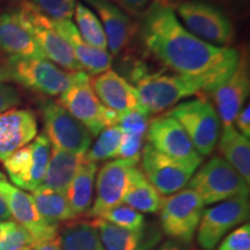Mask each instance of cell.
Instances as JSON below:
<instances>
[{"instance_id": "1", "label": "cell", "mask_w": 250, "mask_h": 250, "mask_svg": "<svg viewBox=\"0 0 250 250\" xmlns=\"http://www.w3.org/2000/svg\"><path fill=\"white\" fill-rule=\"evenodd\" d=\"M140 36L147 51L173 73L213 93L229 79L240 61L239 51L204 42L187 30L171 5L154 0L143 15Z\"/></svg>"}, {"instance_id": "2", "label": "cell", "mask_w": 250, "mask_h": 250, "mask_svg": "<svg viewBox=\"0 0 250 250\" xmlns=\"http://www.w3.org/2000/svg\"><path fill=\"white\" fill-rule=\"evenodd\" d=\"M130 78L143 107L151 115L161 114L183 99L201 93V89L186 78L166 71L152 72L144 64H137Z\"/></svg>"}, {"instance_id": "3", "label": "cell", "mask_w": 250, "mask_h": 250, "mask_svg": "<svg viewBox=\"0 0 250 250\" xmlns=\"http://www.w3.org/2000/svg\"><path fill=\"white\" fill-rule=\"evenodd\" d=\"M6 68L11 80L48 96H59L76 83L90 80L86 72L62 70L45 58L9 57Z\"/></svg>"}, {"instance_id": "4", "label": "cell", "mask_w": 250, "mask_h": 250, "mask_svg": "<svg viewBox=\"0 0 250 250\" xmlns=\"http://www.w3.org/2000/svg\"><path fill=\"white\" fill-rule=\"evenodd\" d=\"M12 6L45 59H50L51 62L62 70L70 72L83 71L74 57L70 45L56 30L51 19L41 13L29 0H18Z\"/></svg>"}, {"instance_id": "5", "label": "cell", "mask_w": 250, "mask_h": 250, "mask_svg": "<svg viewBox=\"0 0 250 250\" xmlns=\"http://www.w3.org/2000/svg\"><path fill=\"white\" fill-rule=\"evenodd\" d=\"M177 18L192 35L220 48H229L235 31L229 18L206 0H184L176 7Z\"/></svg>"}, {"instance_id": "6", "label": "cell", "mask_w": 250, "mask_h": 250, "mask_svg": "<svg viewBox=\"0 0 250 250\" xmlns=\"http://www.w3.org/2000/svg\"><path fill=\"white\" fill-rule=\"evenodd\" d=\"M188 188L212 205L235 197H248L249 184L220 156H214L195 171Z\"/></svg>"}, {"instance_id": "7", "label": "cell", "mask_w": 250, "mask_h": 250, "mask_svg": "<svg viewBox=\"0 0 250 250\" xmlns=\"http://www.w3.org/2000/svg\"><path fill=\"white\" fill-rule=\"evenodd\" d=\"M167 115L179 122L202 158L214 151L220 137V120L210 102L203 99L188 100L177 103Z\"/></svg>"}, {"instance_id": "8", "label": "cell", "mask_w": 250, "mask_h": 250, "mask_svg": "<svg viewBox=\"0 0 250 250\" xmlns=\"http://www.w3.org/2000/svg\"><path fill=\"white\" fill-rule=\"evenodd\" d=\"M204 208L201 197L189 188L162 198L159 211L162 233L170 240L190 245L196 235Z\"/></svg>"}, {"instance_id": "9", "label": "cell", "mask_w": 250, "mask_h": 250, "mask_svg": "<svg viewBox=\"0 0 250 250\" xmlns=\"http://www.w3.org/2000/svg\"><path fill=\"white\" fill-rule=\"evenodd\" d=\"M249 214L248 197H235L206 208L197 228V243L204 250H214L228 233L248 220Z\"/></svg>"}, {"instance_id": "10", "label": "cell", "mask_w": 250, "mask_h": 250, "mask_svg": "<svg viewBox=\"0 0 250 250\" xmlns=\"http://www.w3.org/2000/svg\"><path fill=\"white\" fill-rule=\"evenodd\" d=\"M50 154L51 144L42 132L33 142L6 159L4 167L15 187L33 192L42 186Z\"/></svg>"}, {"instance_id": "11", "label": "cell", "mask_w": 250, "mask_h": 250, "mask_svg": "<svg viewBox=\"0 0 250 250\" xmlns=\"http://www.w3.org/2000/svg\"><path fill=\"white\" fill-rule=\"evenodd\" d=\"M57 103L76 117L92 137H98L109 126L118 125V114L103 105L90 87V80L70 87L59 95Z\"/></svg>"}, {"instance_id": "12", "label": "cell", "mask_w": 250, "mask_h": 250, "mask_svg": "<svg viewBox=\"0 0 250 250\" xmlns=\"http://www.w3.org/2000/svg\"><path fill=\"white\" fill-rule=\"evenodd\" d=\"M44 133L52 147L73 153H86L92 146L89 131L57 102L48 101L42 107Z\"/></svg>"}, {"instance_id": "13", "label": "cell", "mask_w": 250, "mask_h": 250, "mask_svg": "<svg viewBox=\"0 0 250 250\" xmlns=\"http://www.w3.org/2000/svg\"><path fill=\"white\" fill-rule=\"evenodd\" d=\"M140 158V169L162 196H170L184 189L199 167L168 158L148 144L143 147Z\"/></svg>"}, {"instance_id": "14", "label": "cell", "mask_w": 250, "mask_h": 250, "mask_svg": "<svg viewBox=\"0 0 250 250\" xmlns=\"http://www.w3.org/2000/svg\"><path fill=\"white\" fill-rule=\"evenodd\" d=\"M139 160L114 159L102 166L96 179V193L87 217L98 219L105 212L123 204L129 183V173Z\"/></svg>"}, {"instance_id": "15", "label": "cell", "mask_w": 250, "mask_h": 250, "mask_svg": "<svg viewBox=\"0 0 250 250\" xmlns=\"http://www.w3.org/2000/svg\"><path fill=\"white\" fill-rule=\"evenodd\" d=\"M148 145L174 160L201 166L203 158L196 152L186 131L169 115L149 122L146 131Z\"/></svg>"}, {"instance_id": "16", "label": "cell", "mask_w": 250, "mask_h": 250, "mask_svg": "<svg viewBox=\"0 0 250 250\" xmlns=\"http://www.w3.org/2000/svg\"><path fill=\"white\" fill-rule=\"evenodd\" d=\"M0 196L7 204L14 223L29 233L33 245L58 235V227L52 226L43 219L31 195L11 184L5 177L0 179Z\"/></svg>"}, {"instance_id": "17", "label": "cell", "mask_w": 250, "mask_h": 250, "mask_svg": "<svg viewBox=\"0 0 250 250\" xmlns=\"http://www.w3.org/2000/svg\"><path fill=\"white\" fill-rule=\"evenodd\" d=\"M250 92L249 62L246 55H240L239 65L226 83L213 92L217 114L223 126L233 125L240 110L245 107Z\"/></svg>"}, {"instance_id": "18", "label": "cell", "mask_w": 250, "mask_h": 250, "mask_svg": "<svg viewBox=\"0 0 250 250\" xmlns=\"http://www.w3.org/2000/svg\"><path fill=\"white\" fill-rule=\"evenodd\" d=\"M90 87L103 105L118 115L144 108L136 87L111 68L94 77Z\"/></svg>"}, {"instance_id": "19", "label": "cell", "mask_w": 250, "mask_h": 250, "mask_svg": "<svg viewBox=\"0 0 250 250\" xmlns=\"http://www.w3.org/2000/svg\"><path fill=\"white\" fill-rule=\"evenodd\" d=\"M39 124L29 109H11L0 114V161L4 162L37 136Z\"/></svg>"}, {"instance_id": "20", "label": "cell", "mask_w": 250, "mask_h": 250, "mask_svg": "<svg viewBox=\"0 0 250 250\" xmlns=\"http://www.w3.org/2000/svg\"><path fill=\"white\" fill-rule=\"evenodd\" d=\"M99 15L110 55H118L132 40L137 26L127 13L110 0H85Z\"/></svg>"}, {"instance_id": "21", "label": "cell", "mask_w": 250, "mask_h": 250, "mask_svg": "<svg viewBox=\"0 0 250 250\" xmlns=\"http://www.w3.org/2000/svg\"><path fill=\"white\" fill-rule=\"evenodd\" d=\"M92 224L107 250H153L162 239L161 230L155 227L145 226L139 230H129L102 219H94Z\"/></svg>"}, {"instance_id": "22", "label": "cell", "mask_w": 250, "mask_h": 250, "mask_svg": "<svg viewBox=\"0 0 250 250\" xmlns=\"http://www.w3.org/2000/svg\"><path fill=\"white\" fill-rule=\"evenodd\" d=\"M52 23L59 35L70 45L74 57L83 71L88 72L92 76H98L110 70L112 57L109 51H103L89 45L81 37L77 26L71 20H52Z\"/></svg>"}, {"instance_id": "23", "label": "cell", "mask_w": 250, "mask_h": 250, "mask_svg": "<svg viewBox=\"0 0 250 250\" xmlns=\"http://www.w3.org/2000/svg\"><path fill=\"white\" fill-rule=\"evenodd\" d=\"M0 50L11 57L44 58L13 6L0 12Z\"/></svg>"}, {"instance_id": "24", "label": "cell", "mask_w": 250, "mask_h": 250, "mask_svg": "<svg viewBox=\"0 0 250 250\" xmlns=\"http://www.w3.org/2000/svg\"><path fill=\"white\" fill-rule=\"evenodd\" d=\"M86 160V153H73L51 147L48 168L41 187L65 195L74 175Z\"/></svg>"}, {"instance_id": "25", "label": "cell", "mask_w": 250, "mask_h": 250, "mask_svg": "<svg viewBox=\"0 0 250 250\" xmlns=\"http://www.w3.org/2000/svg\"><path fill=\"white\" fill-rule=\"evenodd\" d=\"M223 159L229 164L247 183H250V142L234 125H226L218 140Z\"/></svg>"}, {"instance_id": "26", "label": "cell", "mask_w": 250, "mask_h": 250, "mask_svg": "<svg viewBox=\"0 0 250 250\" xmlns=\"http://www.w3.org/2000/svg\"><path fill=\"white\" fill-rule=\"evenodd\" d=\"M96 171L98 164L86 160L80 166L67 188L65 196L76 219L81 215H87L92 208Z\"/></svg>"}, {"instance_id": "27", "label": "cell", "mask_w": 250, "mask_h": 250, "mask_svg": "<svg viewBox=\"0 0 250 250\" xmlns=\"http://www.w3.org/2000/svg\"><path fill=\"white\" fill-rule=\"evenodd\" d=\"M123 204L144 213H158L162 204V197L148 182L140 168L133 167L129 173V183Z\"/></svg>"}, {"instance_id": "28", "label": "cell", "mask_w": 250, "mask_h": 250, "mask_svg": "<svg viewBox=\"0 0 250 250\" xmlns=\"http://www.w3.org/2000/svg\"><path fill=\"white\" fill-rule=\"evenodd\" d=\"M31 197L40 214L52 226L58 227L59 224L68 223L76 219L64 193L40 187L33 191Z\"/></svg>"}, {"instance_id": "29", "label": "cell", "mask_w": 250, "mask_h": 250, "mask_svg": "<svg viewBox=\"0 0 250 250\" xmlns=\"http://www.w3.org/2000/svg\"><path fill=\"white\" fill-rule=\"evenodd\" d=\"M62 250H107L92 221L68 224L61 234Z\"/></svg>"}, {"instance_id": "30", "label": "cell", "mask_w": 250, "mask_h": 250, "mask_svg": "<svg viewBox=\"0 0 250 250\" xmlns=\"http://www.w3.org/2000/svg\"><path fill=\"white\" fill-rule=\"evenodd\" d=\"M73 17L76 19L77 28L81 37L94 48L108 51V43L104 30H103L99 18L92 9L83 5V2L77 1Z\"/></svg>"}, {"instance_id": "31", "label": "cell", "mask_w": 250, "mask_h": 250, "mask_svg": "<svg viewBox=\"0 0 250 250\" xmlns=\"http://www.w3.org/2000/svg\"><path fill=\"white\" fill-rule=\"evenodd\" d=\"M123 132L118 125L109 126L99 134V138L86 152L88 161L98 164L100 161H107L110 159H118L121 140Z\"/></svg>"}, {"instance_id": "32", "label": "cell", "mask_w": 250, "mask_h": 250, "mask_svg": "<svg viewBox=\"0 0 250 250\" xmlns=\"http://www.w3.org/2000/svg\"><path fill=\"white\" fill-rule=\"evenodd\" d=\"M98 219H102L114 226L129 230H139L146 226L144 215L125 204L111 208Z\"/></svg>"}, {"instance_id": "33", "label": "cell", "mask_w": 250, "mask_h": 250, "mask_svg": "<svg viewBox=\"0 0 250 250\" xmlns=\"http://www.w3.org/2000/svg\"><path fill=\"white\" fill-rule=\"evenodd\" d=\"M37 9L54 21L71 20L77 0H31Z\"/></svg>"}, {"instance_id": "34", "label": "cell", "mask_w": 250, "mask_h": 250, "mask_svg": "<svg viewBox=\"0 0 250 250\" xmlns=\"http://www.w3.org/2000/svg\"><path fill=\"white\" fill-rule=\"evenodd\" d=\"M149 122L151 114L144 108L118 115V126L123 133L145 137Z\"/></svg>"}, {"instance_id": "35", "label": "cell", "mask_w": 250, "mask_h": 250, "mask_svg": "<svg viewBox=\"0 0 250 250\" xmlns=\"http://www.w3.org/2000/svg\"><path fill=\"white\" fill-rule=\"evenodd\" d=\"M218 250H250V225L242 224L228 233L218 245Z\"/></svg>"}, {"instance_id": "36", "label": "cell", "mask_w": 250, "mask_h": 250, "mask_svg": "<svg viewBox=\"0 0 250 250\" xmlns=\"http://www.w3.org/2000/svg\"><path fill=\"white\" fill-rule=\"evenodd\" d=\"M31 246L33 239L29 233L20 225L11 221L4 242L0 246V250H22L26 247Z\"/></svg>"}, {"instance_id": "37", "label": "cell", "mask_w": 250, "mask_h": 250, "mask_svg": "<svg viewBox=\"0 0 250 250\" xmlns=\"http://www.w3.org/2000/svg\"><path fill=\"white\" fill-rule=\"evenodd\" d=\"M144 137L134 136L130 133H123L121 140L118 158L129 160H140L143 151Z\"/></svg>"}, {"instance_id": "38", "label": "cell", "mask_w": 250, "mask_h": 250, "mask_svg": "<svg viewBox=\"0 0 250 250\" xmlns=\"http://www.w3.org/2000/svg\"><path fill=\"white\" fill-rule=\"evenodd\" d=\"M22 103L20 93L14 86L0 83V114L14 109Z\"/></svg>"}, {"instance_id": "39", "label": "cell", "mask_w": 250, "mask_h": 250, "mask_svg": "<svg viewBox=\"0 0 250 250\" xmlns=\"http://www.w3.org/2000/svg\"><path fill=\"white\" fill-rule=\"evenodd\" d=\"M125 13L133 17H143L154 0H110Z\"/></svg>"}, {"instance_id": "40", "label": "cell", "mask_w": 250, "mask_h": 250, "mask_svg": "<svg viewBox=\"0 0 250 250\" xmlns=\"http://www.w3.org/2000/svg\"><path fill=\"white\" fill-rule=\"evenodd\" d=\"M235 124L237 131L242 133L247 138H250V107L247 104L240 110L239 114L236 115L235 120H234L233 125Z\"/></svg>"}, {"instance_id": "41", "label": "cell", "mask_w": 250, "mask_h": 250, "mask_svg": "<svg viewBox=\"0 0 250 250\" xmlns=\"http://www.w3.org/2000/svg\"><path fill=\"white\" fill-rule=\"evenodd\" d=\"M31 250H62L61 235L58 234L57 236L34 243L31 246Z\"/></svg>"}, {"instance_id": "42", "label": "cell", "mask_w": 250, "mask_h": 250, "mask_svg": "<svg viewBox=\"0 0 250 250\" xmlns=\"http://www.w3.org/2000/svg\"><path fill=\"white\" fill-rule=\"evenodd\" d=\"M154 250H192L191 247L186 243L175 241V240H167V241L162 242L158 248Z\"/></svg>"}, {"instance_id": "43", "label": "cell", "mask_w": 250, "mask_h": 250, "mask_svg": "<svg viewBox=\"0 0 250 250\" xmlns=\"http://www.w3.org/2000/svg\"><path fill=\"white\" fill-rule=\"evenodd\" d=\"M0 221H2V223H5V221H13L12 220L11 212L8 210V206L1 196H0Z\"/></svg>"}, {"instance_id": "44", "label": "cell", "mask_w": 250, "mask_h": 250, "mask_svg": "<svg viewBox=\"0 0 250 250\" xmlns=\"http://www.w3.org/2000/svg\"><path fill=\"white\" fill-rule=\"evenodd\" d=\"M9 224H11V221H5V223L0 221V246H1V243L4 242L6 234H7Z\"/></svg>"}, {"instance_id": "45", "label": "cell", "mask_w": 250, "mask_h": 250, "mask_svg": "<svg viewBox=\"0 0 250 250\" xmlns=\"http://www.w3.org/2000/svg\"><path fill=\"white\" fill-rule=\"evenodd\" d=\"M6 81H11L7 68L0 67V83H6Z\"/></svg>"}, {"instance_id": "46", "label": "cell", "mask_w": 250, "mask_h": 250, "mask_svg": "<svg viewBox=\"0 0 250 250\" xmlns=\"http://www.w3.org/2000/svg\"><path fill=\"white\" fill-rule=\"evenodd\" d=\"M158 1H160V2H164V4L171 5V0H158Z\"/></svg>"}, {"instance_id": "47", "label": "cell", "mask_w": 250, "mask_h": 250, "mask_svg": "<svg viewBox=\"0 0 250 250\" xmlns=\"http://www.w3.org/2000/svg\"><path fill=\"white\" fill-rule=\"evenodd\" d=\"M22 250H31V247H26V248H23Z\"/></svg>"}, {"instance_id": "48", "label": "cell", "mask_w": 250, "mask_h": 250, "mask_svg": "<svg viewBox=\"0 0 250 250\" xmlns=\"http://www.w3.org/2000/svg\"><path fill=\"white\" fill-rule=\"evenodd\" d=\"M4 174H2V173H0V179H4Z\"/></svg>"}]
</instances>
